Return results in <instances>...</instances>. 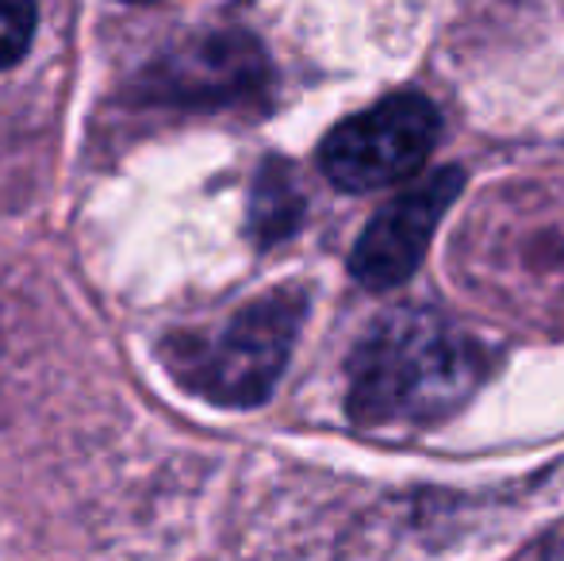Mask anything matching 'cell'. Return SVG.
Returning <instances> with one entry per match:
<instances>
[{
	"mask_svg": "<svg viewBox=\"0 0 564 561\" xmlns=\"http://www.w3.org/2000/svg\"><path fill=\"white\" fill-rule=\"evenodd\" d=\"M491 354L431 308H392L349 354V416L361 427H431L484 385Z\"/></svg>",
	"mask_w": 564,
	"mask_h": 561,
	"instance_id": "obj_1",
	"label": "cell"
},
{
	"mask_svg": "<svg viewBox=\"0 0 564 561\" xmlns=\"http://www.w3.org/2000/svg\"><path fill=\"white\" fill-rule=\"evenodd\" d=\"M307 315V296L300 289H273L235 312L216 338L173 354V369L193 392L224 408H253L276 389L289 354L296 346L300 323Z\"/></svg>",
	"mask_w": 564,
	"mask_h": 561,
	"instance_id": "obj_2",
	"label": "cell"
},
{
	"mask_svg": "<svg viewBox=\"0 0 564 561\" xmlns=\"http://www.w3.org/2000/svg\"><path fill=\"white\" fill-rule=\"evenodd\" d=\"M442 136V112L423 93H392L341 120L319 147V165L346 193L400 185L426 165Z\"/></svg>",
	"mask_w": 564,
	"mask_h": 561,
	"instance_id": "obj_3",
	"label": "cell"
},
{
	"mask_svg": "<svg viewBox=\"0 0 564 561\" xmlns=\"http://www.w3.org/2000/svg\"><path fill=\"white\" fill-rule=\"evenodd\" d=\"M460 188H465V170L442 165L431 177L403 188L395 201H388L369 219L361 239L354 242L349 273L357 278V284H365L369 292H384L408 281L419 270L442 216L460 196Z\"/></svg>",
	"mask_w": 564,
	"mask_h": 561,
	"instance_id": "obj_4",
	"label": "cell"
},
{
	"mask_svg": "<svg viewBox=\"0 0 564 561\" xmlns=\"http://www.w3.org/2000/svg\"><path fill=\"white\" fill-rule=\"evenodd\" d=\"M269 82L265 51L246 31H204L181 39L150 66V97L181 108H224L261 93Z\"/></svg>",
	"mask_w": 564,
	"mask_h": 561,
	"instance_id": "obj_5",
	"label": "cell"
},
{
	"mask_svg": "<svg viewBox=\"0 0 564 561\" xmlns=\"http://www.w3.org/2000/svg\"><path fill=\"white\" fill-rule=\"evenodd\" d=\"M304 193L289 162L269 158L261 162L258 177L250 188V235L261 247L284 242L300 224H304Z\"/></svg>",
	"mask_w": 564,
	"mask_h": 561,
	"instance_id": "obj_6",
	"label": "cell"
},
{
	"mask_svg": "<svg viewBox=\"0 0 564 561\" xmlns=\"http://www.w3.org/2000/svg\"><path fill=\"white\" fill-rule=\"evenodd\" d=\"M35 39V0H0V69L20 62Z\"/></svg>",
	"mask_w": 564,
	"mask_h": 561,
	"instance_id": "obj_7",
	"label": "cell"
}]
</instances>
